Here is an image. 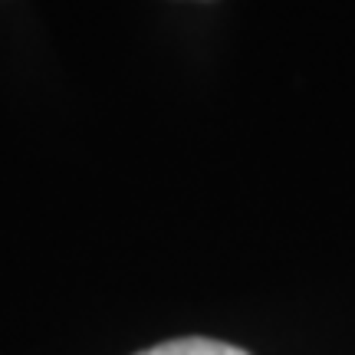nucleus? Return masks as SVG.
Returning <instances> with one entry per match:
<instances>
[{
    "label": "nucleus",
    "instance_id": "1",
    "mask_svg": "<svg viewBox=\"0 0 355 355\" xmlns=\"http://www.w3.org/2000/svg\"><path fill=\"white\" fill-rule=\"evenodd\" d=\"M139 355H247L237 345L217 343V339H171V343L152 345Z\"/></svg>",
    "mask_w": 355,
    "mask_h": 355
}]
</instances>
